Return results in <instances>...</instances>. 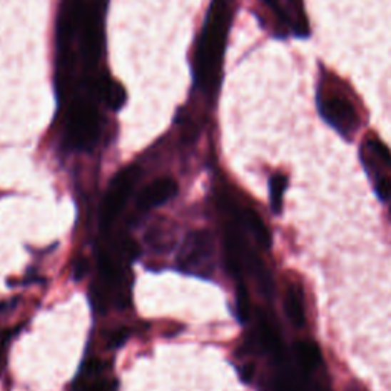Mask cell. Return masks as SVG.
<instances>
[{"label":"cell","instance_id":"6da1fadb","mask_svg":"<svg viewBox=\"0 0 391 391\" xmlns=\"http://www.w3.org/2000/svg\"><path fill=\"white\" fill-rule=\"evenodd\" d=\"M107 0H61L56 24L54 86L63 139L89 150L100 138L103 108L118 111L126 92L106 69Z\"/></svg>","mask_w":391,"mask_h":391},{"label":"cell","instance_id":"7a4b0ae2","mask_svg":"<svg viewBox=\"0 0 391 391\" xmlns=\"http://www.w3.org/2000/svg\"><path fill=\"white\" fill-rule=\"evenodd\" d=\"M235 0H211L198 41H196L191 72L194 86L208 98L220 88L223 59L234 17Z\"/></svg>","mask_w":391,"mask_h":391},{"label":"cell","instance_id":"3957f363","mask_svg":"<svg viewBox=\"0 0 391 391\" xmlns=\"http://www.w3.org/2000/svg\"><path fill=\"white\" fill-rule=\"evenodd\" d=\"M317 104L324 121L344 138H350V135H353L360 127V118H357L356 108L349 98L327 91L324 84H320Z\"/></svg>","mask_w":391,"mask_h":391},{"label":"cell","instance_id":"277c9868","mask_svg":"<svg viewBox=\"0 0 391 391\" xmlns=\"http://www.w3.org/2000/svg\"><path fill=\"white\" fill-rule=\"evenodd\" d=\"M214 240L208 231H196L187 235L178 255V266L190 275L208 277L213 273Z\"/></svg>","mask_w":391,"mask_h":391},{"label":"cell","instance_id":"5b68a950","mask_svg":"<svg viewBox=\"0 0 391 391\" xmlns=\"http://www.w3.org/2000/svg\"><path fill=\"white\" fill-rule=\"evenodd\" d=\"M138 173L139 170L136 167H128L119 173V175H116L112 181L101 205L100 223L103 228L111 226L118 214L124 208L127 198L133 190Z\"/></svg>","mask_w":391,"mask_h":391},{"label":"cell","instance_id":"8992f818","mask_svg":"<svg viewBox=\"0 0 391 391\" xmlns=\"http://www.w3.org/2000/svg\"><path fill=\"white\" fill-rule=\"evenodd\" d=\"M262 2L277 17L278 26L289 28L301 37L308 34V19L304 16L301 0H262Z\"/></svg>","mask_w":391,"mask_h":391},{"label":"cell","instance_id":"52a82bcc","mask_svg":"<svg viewBox=\"0 0 391 391\" xmlns=\"http://www.w3.org/2000/svg\"><path fill=\"white\" fill-rule=\"evenodd\" d=\"M178 193V183L171 178L156 179L143 190L138 198V205L143 210H151L166 203Z\"/></svg>","mask_w":391,"mask_h":391},{"label":"cell","instance_id":"ba28073f","mask_svg":"<svg viewBox=\"0 0 391 391\" xmlns=\"http://www.w3.org/2000/svg\"><path fill=\"white\" fill-rule=\"evenodd\" d=\"M285 308L290 323L295 325V327H303L304 323H306V313H304V304L301 295L293 286L288 289Z\"/></svg>","mask_w":391,"mask_h":391},{"label":"cell","instance_id":"9c48e42d","mask_svg":"<svg viewBox=\"0 0 391 391\" xmlns=\"http://www.w3.org/2000/svg\"><path fill=\"white\" fill-rule=\"evenodd\" d=\"M295 355L304 370H313L321 362V352L318 345L310 341H300L295 345Z\"/></svg>","mask_w":391,"mask_h":391},{"label":"cell","instance_id":"30bf717a","mask_svg":"<svg viewBox=\"0 0 391 391\" xmlns=\"http://www.w3.org/2000/svg\"><path fill=\"white\" fill-rule=\"evenodd\" d=\"M245 220L249 230H251V233L254 234L255 240L265 249H269L270 245H273V238H270V233L268 230V226L265 225V222L262 220V217H260L255 211L248 210L245 213Z\"/></svg>","mask_w":391,"mask_h":391},{"label":"cell","instance_id":"8fae6325","mask_svg":"<svg viewBox=\"0 0 391 391\" xmlns=\"http://www.w3.org/2000/svg\"><path fill=\"white\" fill-rule=\"evenodd\" d=\"M288 188V178L285 175H274L269 179V198H270V208L275 214H280L283 210V199Z\"/></svg>","mask_w":391,"mask_h":391},{"label":"cell","instance_id":"7c38bea8","mask_svg":"<svg viewBox=\"0 0 391 391\" xmlns=\"http://www.w3.org/2000/svg\"><path fill=\"white\" fill-rule=\"evenodd\" d=\"M260 340L270 353L278 355L281 352V345L277 333L270 327L266 320H260Z\"/></svg>","mask_w":391,"mask_h":391},{"label":"cell","instance_id":"4fadbf2b","mask_svg":"<svg viewBox=\"0 0 391 391\" xmlns=\"http://www.w3.org/2000/svg\"><path fill=\"white\" fill-rule=\"evenodd\" d=\"M100 270L107 283H116V281L119 280V268L115 263V260L111 255H107L106 253L101 254L100 257Z\"/></svg>","mask_w":391,"mask_h":391},{"label":"cell","instance_id":"5bb4252c","mask_svg":"<svg viewBox=\"0 0 391 391\" xmlns=\"http://www.w3.org/2000/svg\"><path fill=\"white\" fill-rule=\"evenodd\" d=\"M365 147L372 151V153L376 156V159H379L381 164L391 168V151L387 148L385 144L381 143V141H376V139L368 141Z\"/></svg>","mask_w":391,"mask_h":391},{"label":"cell","instance_id":"9a60e30c","mask_svg":"<svg viewBox=\"0 0 391 391\" xmlns=\"http://www.w3.org/2000/svg\"><path fill=\"white\" fill-rule=\"evenodd\" d=\"M237 317L242 323H246L249 317V297L243 286L237 290Z\"/></svg>","mask_w":391,"mask_h":391},{"label":"cell","instance_id":"2e32d148","mask_svg":"<svg viewBox=\"0 0 391 391\" xmlns=\"http://www.w3.org/2000/svg\"><path fill=\"white\" fill-rule=\"evenodd\" d=\"M376 194L381 200H388L391 198V181L382 178L376 183Z\"/></svg>","mask_w":391,"mask_h":391},{"label":"cell","instance_id":"e0dca14e","mask_svg":"<svg viewBox=\"0 0 391 391\" xmlns=\"http://www.w3.org/2000/svg\"><path fill=\"white\" fill-rule=\"evenodd\" d=\"M126 340H127V330H118L112 335L111 347H119Z\"/></svg>","mask_w":391,"mask_h":391},{"label":"cell","instance_id":"ac0fdd59","mask_svg":"<svg viewBox=\"0 0 391 391\" xmlns=\"http://www.w3.org/2000/svg\"><path fill=\"white\" fill-rule=\"evenodd\" d=\"M254 376V365L253 364H248L243 367L242 370V379L243 382H251V379Z\"/></svg>","mask_w":391,"mask_h":391},{"label":"cell","instance_id":"d6986e66","mask_svg":"<svg viewBox=\"0 0 391 391\" xmlns=\"http://www.w3.org/2000/svg\"><path fill=\"white\" fill-rule=\"evenodd\" d=\"M86 273H88V262H86V260L77 262V266H75V275L81 278Z\"/></svg>","mask_w":391,"mask_h":391}]
</instances>
